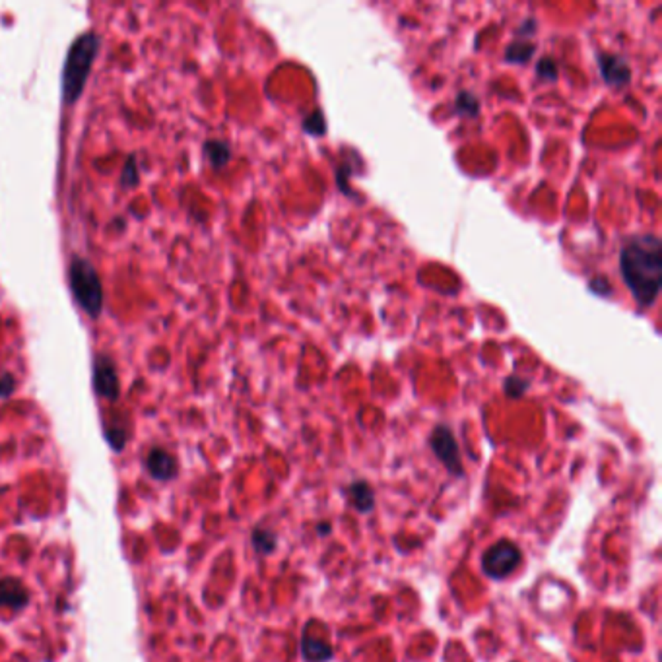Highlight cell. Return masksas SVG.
Wrapping results in <instances>:
<instances>
[{"instance_id": "12", "label": "cell", "mask_w": 662, "mask_h": 662, "mask_svg": "<svg viewBox=\"0 0 662 662\" xmlns=\"http://www.w3.org/2000/svg\"><path fill=\"white\" fill-rule=\"evenodd\" d=\"M204 156L210 166L216 169H224L231 160V146L224 140H208L204 144Z\"/></svg>"}, {"instance_id": "7", "label": "cell", "mask_w": 662, "mask_h": 662, "mask_svg": "<svg viewBox=\"0 0 662 662\" xmlns=\"http://www.w3.org/2000/svg\"><path fill=\"white\" fill-rule=\"evenodd\" d=\"M598 70L602 80L612 88H623L631 82V68L623 57L614 53H600L598 55Z\"/></svg>"}, {"instance_id": "19", "label": "cell", "mask_w": 662, "mask_h": 662, "mask_svg": "<svg viewBox=\"0 0 662 662\" xmlns=\"http://www.w3.org/2000/svg\"><path fill=\"white\" fill-rule=\"evenodd\" d=\"M536 74L540 76V78H544V80H555V78H558V65H555V60H552L550 57H544V59L538 62Z\"/></svg>"}, {"instance_id": "20", "label": "cell", "mask_w": 662, "mask_h": 662, "mask_svg": "<svg viewBox=\"0 0 662 662\" xmlns=\"http://www.w3.org/2000/svg\"><path fill=\"white\" fill-rule=\"evenodd\" d=\"M105 437H107V441H109V445L115 451H121L126 441V431L123 428L113 426V428L105 429Z\"/></svg>"}, {"instance_id": "11", "label": "cell", "mask_w": 662, "mask_h": 662, "mask_svg": "<svg viewBox=\"0 0 662 662\" xmlns=\"http://www.w3.org/2000/svg\"><path fill=\"white\" fill-rule=\"evenodd\" d=\"M29 602L27 588L18 579H0V606H6L12 610H20Z\"/></svg>"}, {"instance_id": "4", "label": "cell", "mask_w": 662, "mask_h": 662, "mask_svg": "<svg viewBox=\"0 0 662 662\" xmlns=\"http://www.w3.org/2000/svg\"><path fill=\"white\" fill-rule=\"evenodd\" d=\"M522 560L520 548L511 540H499L489 546L482 555V569L487 577L494 581H501L517 569Z\"/></svg>"}, {"instance_id": "3", "label": "cell", "mask_w": 662, "mask_h": 662, "mask_svg": "<svg viewBox=\"0 0 662 662\" xmlns=\"http://www.w3.org/2000/svg\"><path fill=\"white\" fill-rule=\"evenodd\" d=\"M68 284H70L76 303L84 309L86 315L97 319L103 309V288L92 262L82 257H74L70 260Z\"/></svg>"}, {"instance_id": "15", "label": "cell", "mask_w": 662, "mask_h": 662, "mask_svg": "<svg viewBox=\"0 0 662 662\" xmlns=\"http://www.w3.org/2000/svg\"><path fill=\"white\" fill-rule=\"evenodd\" d=\"M534 45L527 41H515L511 43V47H507L505 53V60L513 62V65H520V62H527L534 57Z\"/></svg>"}, {"instance_id": "9", "label": "cell", "mask_w": 662, "mask_h": 662, "mask_svg": "<svg viewBox=\"0 0 662 662\" xmlns=\"http://www.w3.org/2000/svg\"><path fill=\"white\" fill-rule=\"evenodd\" d=\"M299 653H302L305 662H328L335 656V649L328 643L327 639L315 637L307 631H303L302 643H299Z\"/></svg>"}, {"instance_id": "24", "label": "cell", "mask_w": 662, "mask_h": 662, "mask_svg": "<svg viewBox=\"0 0 662 662\" xmlns=\"http://www.w3.org/2000/svg\"><path fill=\"white\" fill-rule=\"evenodd\" d=\"M330 530H332V527H330L328 522H323V525L317 527V532H319L320 536H327V534H330Z\"/></svg>"}, {"instance_id": "14", "label": "cell", "mask_w": 662, "mask_h": 662, "mask_svg": "<svg viewBox=\"0 0 662 662\" xmlns=\"http://www.w3.org/2000/svg\"><path fill=\"white\" fill-rule=\"evenodd\" d=\"M454 111L461 117H476L480 111V100L472 92H459L454 97Z\"/></svg>"}, {"instance_id": "23", "label": "cell", "mask_w": 662, "mask_h": 662, "mask_svg": "<svg viewBox=\"0 0 662 662\" xmlns=\"http://www.w3.org/2000/svg\"><path fill=\"white\" fill-rule=\"evenodd\" d=\"M536 27H538L536 20H534V18H527V20L522 22V25H520L519 34L520 35H534Z\"/></svg>"}, {"instance_id": "22", "label": "cell", "mask_w": 662, "mask_h": 662, "mask_svg": "<svg viewBox=\"0 0 662 662\" xmlns=\"http://www.w3.org/2000/svg\"><path fill=\"white\" fill-rule=\"evenodd\" d=\"M590 290L596 292V294L604 295V297H608V295L612 294V285H610V282H608L606 278H595V280L590 282Z\"/></svg>"}, {"instance_id": "16", "label": "cell", "mask_w": 662, "mask_h": 662, "mask_svg": "<svg viewBox=\"0 0 662 662\" xmlns=\"http://www.w3.org/2000/svg\"><path fill=\"white\" fill-rule=\"evenodd\" d=\"M303 130L311 136H325V133H327V119L323 115V111L315 109L303 119Z\"/></svg>"}, {"instance_id": "18", "label": "cell", "mask_w": 662, "mask_h": 662, "mask_svg": "<svg viewBox=\"0 0 662 662\" xmlns=\"http://www.w3.org/2000/svg\"><path fill=\"white\" fill-rule=\"evenodd\" d=\"M140 181V175H138V168H136V160L130 156L125 163V169H123V175H121V183L125 184V187H136Z\"/></svg>"}, {"instance_id": "13", "label": "cell", "mask_w": 662, "mask_h": 662, "mask_svg": "<svg viewBox=\"0 0 662 662\" xmlns=\"http://www.w3.org/2000/svg\"><path fill=\"white\" fill-rule=\"evenodd\" d=\"M252 546L255 550L262 555H269L276 550L278 536L274 530H270L266 527H257L252 530Z\"/></svg>"}, {"instance_id": "6", "label": "cell", "mask_w": 662, "mask_h": 662, "mask_svg": "<svg viewBox=\"0 0 662 662\" xmlns=\"http://www.w3.org/2000/svg\"><path fill=\"white\" fill-rule=\"evenodd\" d=\"M93 389L101 398H107V400L119 398L121 385H119L117 369L113 360L107 356H97L93 360Z\"/></svg>"}, {"instance_id": "21", "label": "cell", "mask_w": 662, "mask_h": 662, "mask_svg": "<svg viewBox=\"0 0 662 662\" xmlns=\"http://www.w3.org/2000/svg\"><path fill=\"white\" fill-rule=\"evenodd\" d=\"M16 389V379L12 377L10 373H2L0 375V396H10Z\"/></svg>"}, {"instance_id": "17", "label": "cell", "mask_w": 662, "mask_h": 662, "mask_svg": "<svg viewBox=\"0 0 662 662\" xmlns=\"http://www.w3.org/2000/svg\"><path fill=\"white\" fill-rule=\"evenodd\" d=\"M503 389H505V394L509 398H520L528 391V381L522 377H517V375H511V377L505 379Z\"/></svg>"}, {"instance_id": "1", "label": "cell", "mask_w": 662, "mask_h": 662, "mask_svg": "<svg viewBox=\"0 0 662 662\" xmlns=\"http://www.w3.org/2000/svg\"><path fill=\"white\" fill-rule=\"evenodd\" d=\"M623 284L641 307H651L661 294L662 243L654 234H639L628 239L620 252Z\"/></svg>"}, {"instance_id": "8", "label": "cell", "mask_w": 662, "mask_h": 662, "mask_svg": "<svg viewBox=\"0 0 662 662\" xmlns=\"http://www.w3.org/2000/svg\"><path fill=\"white\" fill-rule=\"evenodd\" d=\"M344 497L358 513H371L375 509V492L367 480H353L344 487Z\"/></svg>"}, {"instance_id": "5", "label": "cell", "mask_w": 662, "mask_h": 662, "mask_svg": "<svg viewBox=\"0 0 662 662\" xmlns=\"http://www.w3.org/2000/svg\"><path fill=\"white\" fill-rule=\"evenodd\" d=\"M429 447H431L433 454L439 459V462L443 464L451 476H454V478H462L464 476L461 449H459V443H457L451 429L443 426V424L435 426L433 431H431V435H429Z\"/></svg>"}, {"instance_id": "10", "label": "cell", "mask_w": 662, "mask_h": 662, "mask_svg": "<svg viewBox=\"0 0 662 662\" xmlns=\"http://www.w3.org/2000/svg\"><path fill=\"white\" fill-rule=\"evenodd\" d=\"M146 468L154 478L171 480L175 476V459L161 447H154L146 457Z\"/></svg>"}, {"instance_id": "2", "label": "cell", "mask_w": 662, "mask_h": 662, "mask_svg": "<svg viewBox=\"0 0 662 662\" xmlns=\"http://www.w3.org/2000/svg\"><path fill=\"white\" fill-rule=\"evenodd\" d=\"M100 50V35L88 32L80 35L67 53L62 68V100L72 105L80 100Z\"/></svg>"}]
</instances>
